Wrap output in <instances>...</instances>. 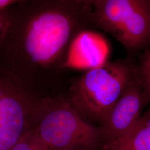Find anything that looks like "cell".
<instances>
[{
  "label": "cell",
  "mask_w": 150,
  "mask_h": 150,
  "mask_svg": "<svg viewBox=\"0 0 150 150\" xmlns=\"http://www.w3.org/2000/svg\"><path fill=\"white\" fill-rule=\"evenodd\" d=\"M10 150H45L36 136L30 129Z\"/></svg>",
  "instance_id": "9c48e42d"
},
{
  "label": "cell",
  "mask_w": 150,
  "mask_h": 150,
  "mask_svg": "<svg viewBox=\"0 0 150 150\" xmlns=\"http://www.w3.org/2000/svg\"><path fill=\"white\" fill-rule=\"evenodd\" d=\"M45 150H101L100 127L86 122L67 98H38L30 129Z\"/></svg>",
  "instance_id": "7a4b0ae2"
},
{
  "label": "cell",
  "mask_w": 150,
  "mask_h": 150,
  "mask_svg": "<svg viewBox=\"0 0 150 150\" xmlns=\"http://www.w3.org/2000/svg\"><path fill=\"white\" fill-rule=\"evenodd\" d=\"M110 48L100 34L89 30L80 32L71 45L66 68L89 70L107 62Z\"/></svg>",
  "instance_id": "52a82bcc"
},
{
  "label": "cell",
  "mask_w": 150,
  "mask_h": 150,
  "mask_svg": "<svg viewBox=\"0 0 150 150\" xmlns=\"http://www.w3.org/2000/svg\"><path fill=\"white\" fill-rule=\"evenodd\" d=\"M17 1L18 0H0V12L6 11Z\"/></svg>",
  "instance_id": "7c38bea8"
},
{
  "label": "cell",
  "mask_w": 150,
  "mask_h": 150,
  "mask_svg": "<svg viewBox=\"0 0 150 150\" xmlns=\"http://www.w3.org/2000/svg\"><path fill=\"white\" fill-rule=\"evenodd\" d=\"M150 100V92L144 85L138 71L100 127L103 144L116 141L127 134L139 121Z\"/></svg>",
  "instance_id": "8992f818"
},
{
  "label": "cell",
  "mask_w": 150,
  "mask_h": 150,
  "mask_svg": "<svg viewBox=\"0 0 150 150\" xmlns=\"http://www.w3.org/2000/svg\"><path fill=\"white\" fill-rule=\"evenodd\" d=\"M38 97L0 67V150H10L30 129Z\"/></svg>",
  "instance_id": "5b68a950"
},
{
  "label": "cell",
  "mask_w": 150,
  "mask_h": 150,
  "mask_svg": "<svg viewBox=\"0 0 150 150\" xmlns=\"http://www.w3.org/2000/svg\"><path fill=\"white\" fill-rule=\"evenodd\" d=\"M137 74L138 68L127 61L107 62L76 79L67 98L86 122L100 127Z\"/></svg>",
  "instance_id": "3957f363"
},
{
  "label": "cell",
  "mask_w": 150,
  "mask_h": 150,
  "mask_svg": "<svg viewBox=\"0 0 150 150\" xmlns=\"http://www.w3.org/2000/svg\"><path fill=\"white\" fill-rule=\"evenodd\" d=\"M138 71L141 80L150 93V50L145 54Z\"/></svg>",
  "instance_id": "30bf717a"
},
{
  "label": "cell",
  "mask_w": 150,
  "mask_h": 150,
  "mask_svg": "<svg viewBox=\"0 0 150 150\" xmlns=\"http://www.w3.org/2000/svg\"><path fill=\"white\" fill-rule=\"evenodd\" d=\"M8 25V15L7 10L0 12V45L5 37Z\"/></svg>",
  "instance_id": "8fae6325"
},
{
  "label": "cell",
  "mask_w": 150,
  "mask_h": 150,
  "mask_svg": "<svg viewBox=\"0 0 150 150\" xmlns=\"http://www.w3.org/2000/svg\"><path fill=\"white\" fill-rule=\"evenodd\" d=\"M92 0H20L8 9L0 67L27 88L46 83L62 69L71 45L92 25Z\"/></svg>",
  "instance_id": "6da1fadb"
},
{
  "label": "cell",
  "mask_w": 150,
  "mask_h": 150,
  "mask_svg": "<svg viewBox=\"0 0 150 150\" xmlns=\"http://www.w3.org/2000/svg\"><path fill=\"white\" fill-rule=\"evenodd\" d=\"M101 150H150V109L142 115L127 134L116 141L103 144Z\"/></svg>",
  "instance_id": "ba28073f"
},
{
  "label": "cell",
  "mask_w": 150,
  "mask_h": 150,
  "mask_svg": "<svg viewBox=\"0 0 150 150\" xmlns=\"http://www.w3.org/2000/svg\"></svg>",
  "instance_id": "4fadbf2b"
},
{
  "label": "cell",
  "mask_w": 150,
  "mask_h": 150,
  "mask_svg": "<svg viewBox=\"0 0 150 150\" xmlns=\"http://www.w3.org/2000/svg\"><path fill=\"white\" fill-rule=\"evenodd\" d=\"M91 22L126 48H141L150 42V0H92Z\"/></svg>",
  "instance_id": "277c9868"
}]
</instances>
